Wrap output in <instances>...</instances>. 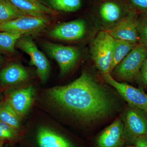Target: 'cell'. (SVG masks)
Segmentation results:
<instances>
[{
	"mask_svg": "<svg viewBox=\"0 0 147 147\" xmlns=\"http://www.w3.org/2000/svg\"><path fill=\"white\" fill-rule=\"evenodd\" d=\"M47 92L53 101L85 119L101 117L111 109L108 96L86 72L71 84L52 88Z\"/></svg>",
	"mask_w": 147,
	"mask_h": 147,
	"instance_id": "1",
	"label": "cell"
},
{
	"mask_svg": "<svg viewBox=\"0 0 147 147\" xmlns=\"http://www.w3.org/2000/svg\"><path fill=\"white\" fill-rule=\"evenodd\" d=\"M147 58V46L138 44L115 67L114 74L121 80H139L143 64Z\"/></svg>",
	"mask_w": 147,
	"mask_h": 147,
	"instance_id": "2",
	"label": "cell"
},
{
	"mask_svg": "<svg viewBox=\"0 0 147 147\" xmlns=\"http://www.w3.org/2000/svg\"><path fill=\"white\" fill-rule=\"evenodd\" d=\"M114 46V38L104 31L98 33L91 45L92 59L102 75L110 72Z\"/></svg>",
	"mask_w": 147,
	"mask_h": 147,
	"instance_id": "3",
	"label": "cell"
},
{
	"mask_svg": "<svg viewBox=\"0 0 147 147\" xmlns=\"http://www.w3.org/2000/svg\"><path fill=\"white\" fill-rule=\"evenodd\" d=\"M48 24L46 17L26 16L0 23V31L23 36L35 34L42 31Z\"/></svg>",
	"mask_w": 147,
	"mask_h": 147,
	"instance_id": "4",
	"label": "cell"
},
{
	"mask_svg": "<svg viewBox=\"0 0 147 147\" xmlns=\"http://www.w3.org/2000/svg\"><path fill=\"white\" fill-rule=\"evenodd\" d=\"M16 47L29 55L30 63L36 68L38 76L41 82H45L50 74V63L46 56L37 47L31 37L23 36L16 42Z\"/></svg>",
	"mask_w": 147,
	"mask_h": 147,
	"instance_id": "5",
	"label": "cell"
},
{
	"mask_svg": "<svg viewBox=\"0 0 147 147\" xmlns=\"http://www.w3.org/2000/svg\"><path fill=\"white\" fill-rule=\"evenodd\" d=\"M42 45L47 54L57 63L61 75H64L73 68L80 56V51L76 47L48 41L43 42Z\"/></svg>",
	"mask_w": 147,
	"mask_h": 147,
	"instance_id": "6",
	"label": "cell"
},
{
	"mask_svg": "<svg viewBox=\"0 0 147 147\" xmlns=\"http://www.w3.org/2000/svg\"><path fill=\"white\" fill-rule=\"evenodd\" d=\"M102 77L105 82L114 87L131 107L147 115V94L143 90L117 82L109 73L102 75Z\"/></svg>",
	"mask_w": 147,
	"mask_h": 147,
	"instance_id": "7",
	"label": "cell"
},
{
	"mask_svg": "<svg viewBox=\"0 0 147 147\" xmlns=\"http://www.w3.org/2000/svg\"><path fill=\"white\" fill-rule=\"evenodd\" d=\"M145 113L132 107L128 108L123 118L125 141L134 144L135 140L147 134V117Z\"/></svg>",
	"mask_w": 147,
	"mask_h": 147,
	"instance_id": "8",
	"label": "cell"
},
{
	"mask_svg": "<svg viewBox=\"0 0 147 147\" xmlns=\"http://www.w3.org/2000/svg\"><path fill=\"white\" fill-rule=\"evenodd\" d=\"M86 32L85 21L77 19L59 24L50 32L49 36L59 40L74 41L82 38Z\"/></svg>",
	"mask_w": 147,
	"mask_h": 147,
	"instance_id": "9",
	"label": "cell"
},
{
	"mask_svg": "<svg viewBox=\"0 0 147 147\" xmlns=\"http://www.w3.org/2000/svg\"><path fill=\"white\" fill-rule=\"evenodd\" d=\"M137 22L135 14L130 13L108 32L114 39L137 43L139 40Z\"/></svg>",
	"mask_w": 147,
	"mask_h": 147,
	"instance_id": "10",
	"label": "cell"
},
{
	"mask_svg": "<svg viewBox=\"0 0 147 147\" xmlns=\"http://www.w3.org/2000/svg\"><path fill=\"white\" fill-rule=\"evenodd\" d=\"M125 141L123 122L118 118L101 132L96 143L98 147H121Z\"/></svg>",
	"mask_w": 147,
	"mask_h": 147,
	"instance_id": "11",
	"label": "cell"
},
{
	"mask_svg": "<svg viewBox=\"0 0 147 147\" xmlns=\"http://www.w3.org/2000/svg\"><path fill=\"white\" fill-rule=\"evenodd\" d=\"M34 95L33 87H28L11 93L6 101L21 119L30 108Z\"/></svg>",
	"mask_w": 147,
	"mask_h": 147,
	"instance_id": "12",
	"label": "cell"
},
{
	"mask_svg": "<svg viewBox=\"0 0 147 147\" xmlns=\"http://www.w3.org/2000/svg\"><path fill=\"white\" fill-rule=\"evenodd\" d=\"M28 76V71L22 65L11 63L0 71V84L5 86H12L24 82Z\"/></svg>",
	"mask_w": 147,
	"mask_h": 147,
	"instance_id": "13",
	"label": "cell"
},
{
	"mask_svg": "<svg viewBox=\"0 0 147 147\" xmlns=\"http://www.w3.org/2000/svg\"><path fill=\"white\" fill-rule=\"evenodd\" d=\"M37 141L40 147H74L64 137L45 127L38 130Z\"/></svg>",
	"mask_w": 147,
	"mask_h": 147,
	"instance_id": "14",
	"label": "cell"
},
{
	"mask_svg": "<svg viewBox=\"0 0 147 147\" xmlns=\"http://www.w3.org/2000/svg\"><path fill=\"white\" fill-rule=\"evenodd\" d=\"M23 13L28 16L46 17V14L53 13V11L37 0H8Z\"/></svg>",
	"mask_w": 147,
	"mask_h": 147,
	"instance_id": "15",
	"label": "cell"
},
{
	"mask_svg": "<svg viewBox=\"0 0 147 147\" xmlns=\"http://www.w3.org/2000/svg\"><path fill=\"white\" fill-rule=\"evenodd\" d=\"M138 44L137 43L129 42L122 40L114 39V48L110 72L113 71L127 54Z\"/></svg>",
	"mask_w": 147,
	"mask_h": 147,
	"instance_id": "16",
	"label": "cell"
},
{
	"mask_svg": "<svg viewBox=\"0 0 147 147\" xmlns=\"http://www.w3.org/2000/svg\"><path fill=\"white\" fill-rule=\"evenodd\" d=\"M21 119L6 100L0 103V121L18 130Z\"/></svg>",
	"mask_w": 147,
	"mask_h": 147,
	"instance_id": "17",
	"label": "cell"
},
{
	"mask_svg": "<svg viewBox=\"0 0 147 147\" xmlns=\"http://www.w3.org/2000/svg\"><path fill=\"white\" fill-rule=\"evenodd\" d=\"M28 16L20 11L8 0H0V23Z\"/></svg>",
	"mask_w": 147,
	"mask_h": 147,
	"instance_id": "18",
	"label": "cell"
},
{
	"mask_svg": "<svg viewBox=\"0 0 147 147\" xmlns=\"http://www.w3.org/2000/svg\"><path fill=\"white\" fill-rule=\"evenodd\" d=\"M23 35L10 32H0V51L3 53L13 54L18 40Z\"/></svg>",
	"mask_w": 147,
	"mask_h": 147,
	"instance_id": "19",
	"label": "cell"
},
{
	"mask_svg": "<svg viewBox=\"0 0 147 147\" xmlns=\"http://www.w3.org/2000/svg\"><path fill=\"white\" fill-rule=\"evenodd\" d=\"M101 18L106 22L113 23L118 20L121 15L119 6L113 2H107L102 4L100 9Z\"/></svg>",
	"mask_w": 147,
	"mask_h": 147,
	"instance_id": "20",
	"label": "cell"
},
{
	"mask_svg": "<svg viewBox=\"0 0 147 147\" xmlns=\"http://www.w3.org/2000/svg\"><path fill=\"white\" fill-rule=\"evenodd\" d=\"M49 3L55 9L66 12L76 11L82 5L81 0H49Z\"/></svg>",
	"mask_w": 147,
	"mask_h": 147,
	"instance_id": "21",
	"label": "cell"
},
{
	"mask_svg": "<svg viewBox=\"0 0 147 147\" xmlns=\"http://www.w3.org/2000/svg\"><path fill=\"white\" fill-rule=\"evenodd\" d=\"M18 134V130L0 121V142L13 140Z\"/></svg>",
	"mask_w": 147,
	"mask_h": 147,
	"instance_id": "22",
	"label": "cell"
},
{
	"mask_svg": "<svg viewBox=\"0 0 147 147\" xmlns=\"http://www.w3.org/2000/svg\"><path fill=\"white\" fill-rule=\"evenodd\" d=\"M139 44L147 46V18L137 22Z\"/></svg>",
	"mask_w": 147,
	"mask_h": 147,
	"instance_id": "23",
	"label": "cell"
},
{
	"mask_svg": "<svg viewBox=\"0 0 147 147\" xmlns=\"http://www.w3.org/2000/svg\"><path fill=\"white\" fill-rule=\"evenodd\" d=\"M139 81L141 89L147 88V58L142 66Z\"/></svg>",
	"mask_w": 147,
	"mask_h": 147,
	"instance_id": "24",
	"label": "cell"
},
{
	"mask_svg": "<svg viewBox=\"0 0 147 147\" xmlns=\"http://www.w3.org/2000/svg\"><path fill=\"white\" fill-rule=\"evenodd\" d=\"M134 144L137 147H147V134L137 138Z\"/></svg>",
	"mask_w": 147,
	"mask_h": 147,
	"instance_id": "25",
	"label": "cell"
},
{
	"mask_svg": "<svg viewBox=\"0 0 147 147\" xmlns=\"http://www.w3.org/2000/svg\"><path fill=\"white\" fill-rule=\"evenodd\" d=\"M134 5L138 8L147 10V0H130Z\"/></svg>",
	"mask_w": 147,
	"mask_h": 147,
	"instance_id": "26",
	"label": "cell"
},
{
	"mask_svg": "<svg viewBox=\"0 0 147 147\" xmlns=\"http://www.w3.org/2000/svg\"><path fill=\"white\" fill-rule=\"evenodd\" d=\"M3 57H2L1 56H0V64L2 63L3 62Z\"/></svg>",
	"mask_w": 147,
	"mask_h": 147,
	"instance_id": "27",
	"label": "cell"
},
{
	"mask_svg": "<svg viewBox=\"0 0 147 147\" xmlns=\"http://www.w3.org/2000/svg\"><path fill=\"white\" fill-rule=\"evenodd\" d=\"M3 143L0 142V147H3Z\"/></svg>",
	"mask_w": 147,
	"mask_h": 147,
	"instance_id": "28",
	"label": "cell"
},
{
	"mask_svg": "<svg viewBox=\"0 0 147 147\" xmlns=\"http://www.w3.org/2000/svg\"><path fill=\"white\" fill-rule=\"evenodd\" d=\"M127 147H137L136 146H128Z\"/></svg>",
	"mask_w": 147,
	"mask_h": 147,
	"instance_id": "29",
	"label": "cell"
}]
</instances>
